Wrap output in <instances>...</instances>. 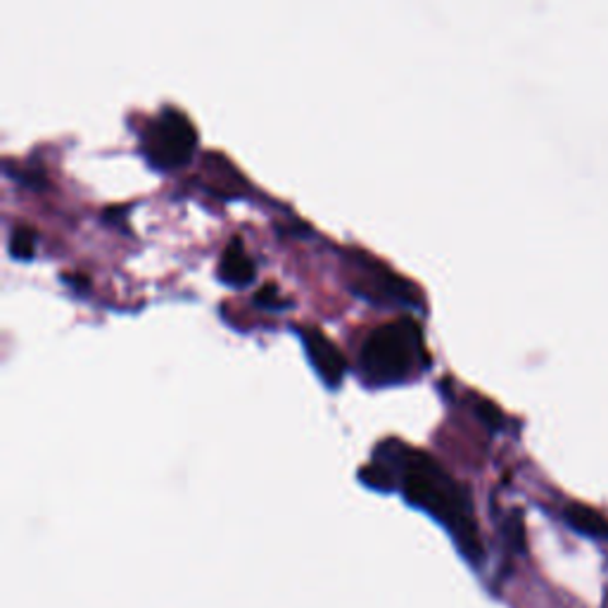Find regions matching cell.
Masks as SVG:
<instances>
[{
	"instance_id": "cell-2",
	"label": "cell",
	"mask_w": 608,
	"mask_h": 608,
	"mask_svg": "<svg viewBox=\"0 0 608 608\" xmlns=\"http://www.w3.org/2000/svg\"><path fill=\"white\" fill-rule=\"evenodd\" d=\"M428 366L421 326L413 319H397L378 326L359 352V376L369 385L405 383Z\"/></svg>"
},
{
	"instance_id": "cell-6",
	"label": "cell",
	"mask_w": 608,
	"mask_h": 608,
	"mask_svg": "<svg viewBox=\"0 0 608 608\" xmlns=\"http://www.w3.org/2000/svg\"><path fill=\"white\" fill-rule=\"evenodd\" d=\"M255 273H257V269H255L253 257L243 250L241 238H233L231 245H226L224 255H221L219 279L229 285L243 288L255 281Z\"/></svg>"
},
{
	"instance_id": "cell-5",
	"label": "cell",
	"mask_w": 608,
	"mask_h": 608,
	"mask_svg": "<svg viewBox=\"0 0 608 608\" xmlns=\"http://www.w3.org/2000/svg\"><path fill=\"white\" fill-rule=\"evenodd\" d=\"M359 267H364V276L362 281L356 285V293L373 300V302H399V304H417L419 302V293L413 290V285L405 279H399L397 273H393L390 269H385L383 265H376V261H371V265H362V259H359Z\"/></svg>"
},
{
	"instance_id": "cell-4",
	"label": "cell",
	"mask_w": 608,
	"mask_h": 608,
	"mask_svg": "<svg viewBox=\"0 0 608 608\" xmlns=\"http://www.w3.org/2000/svg\"><path fill=\"white\" fill-rule=\"evenodd\" d=\"M300 338L314 371L319 373V378L328 385V388H338L344 371H348V359H344V354L336 348V342L330 340L324 330L314 326L300 328Z\"/></svg>"
},
{
	"instance_id": "cell-1",
	"label": "cell",
	"mask_w": 608,
	"mask_h": 608,
	"mask_svg": "<svg viewBox=\"0 0 608 608\" xmlns=\"http://www.w3.org/2000/svg\"><path fill=\"white\" fill-rule=\"evenodd\" d=\"M373 459L388 468L393 488H402L409 504L428 511L445 525L468 561L478 563L482 559V542L471 496L445 468L425 452L411 449L399 440L383 442Z\"/></svg>"
},
{
	"instance_id": "cell-7",
	"label": "cell",
	"mask_w": 608,
	"mask_h": 608,
	"mask_svg": "<svg viewBox=\"0 0 608 608\" xmlns=\"http://www.w3.org/2000/svg\"><path fill=\"white\" fill-rule=\"evenodd\" d=\"M10 255L15 259H32L36 255V236L30 226H15L10 233Z\"/></svg>"
},
{
	"instance_id": "cell-9",
	"label": "cell",
	"mask_w": 608,
	"mask_h": 608,
	"mask_svg": "<svg viewBox=\"0 0 608 608\" xmlns=\"http://www.w3.org/2000/svg\"><path fill=\"white\" fill-rule=\"evenodd\" d=\"M255 302L259 304V307H267V309H279L281 307V297H279V290H276V285H265L259 290V293L255 295Z\"/></svg>"
},
{
	"instance_id": "cell-8",
	"label": "cell",
	"mask_w": 608,
	"mask_h": 608,
	"mask_svg": "<svg viewBox=\"0 0 608 608\" xmlns=\"http://www.w3.org/2000/svg\"><path fill=\"white\" fill-rule=\"evenodd\" d=\"M569 521H571L573 528L583 530L587 535H606L608 533L604 521L597 518V516H592L589 511H585V508H573L569 514Z\"/></svg>"
},
{
	"instance_id": "cell-3",
	"label": "cell",
	"mask_w": 608,
	"mask_h": 608,
	"mask_svg": "<svg viewBox=\"0 0 608 608\" xmlns=\"http://www.w3.org/2000/svg\"><path fill=\"white\" fill-rule=\"evenodd\" d=\"M198 145V133L192 121L176 107H164L152 119L141 138L143 155L150 167L160 172L182 169L190 162Z\"/></svg>"
}]
</instances>
